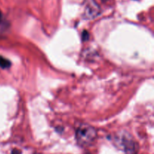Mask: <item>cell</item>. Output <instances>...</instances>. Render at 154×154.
Segmentation results:
<instances>
[{"instance_id": "1", "label": "cell", "mask_w": 154, "mask_h": 154, "mask_svg": "<svg viewBox=\"0 0 154 154\" xmlns=\"http://www.w3.org/2000/svg\"><path fill=\"white\" fill-rule=\"evenodd\" d=\"M96 136V130L90 125H81L76 131L77 141L82 146H88L94 142Z\"/></svg>"}, {"instance_id": "2", "label": "cell", "mask_w": 154, "mask_h": 154, "mask_svg": "<svg viewBox=\"0 0 154 154\" xmlns=\"http://www.w3.org/2000/svg\"><path fill=\"white\" fill-rule=\"evenodd\" d=\"M100 7L95 0H90L84 9V17L87 20H93L100 14Z\"/></svg>"}, {"instance_id": "3", "label": "cell", "mask_w": 154, "mask_h": 154, "mask_svg": "<svg viewBox=\"0 0 154 154\" xmlns=\"http://www.w3.org/2000/svg\"><path fill=\"white\" fill-rule=\"evenodd\" d=\"M120 144L123 147V150L127 154H136L137 153V147L136 143L129 137L123 136L120 140Z\"/></svg>"}, {"instance_id": "4", "label": "cell", "mask_w": 154, "mask_h": 154, "mask_svg": "<svg viewBox=\"0 0 154 154\" xmlns=\"http://www.w3.org/2000/svg\"><path fill=\"white\" fill-rule=\"evenodd\" d=\"M11 66V62L7 59L0 56V67L2 69H8Z\"/></svg>"}, {"instance_id": "5", "label": "cell", "mask_w": 154, "mask_h": 154, "mask_svg": "<svg viewBox=\"0 0 154 154\" xmlns=\"http://www.w3.org/2000/svg\"><path fill=\"white\" fill-rule=\"evenodd\" d=\"M82 38L84 41L88 40L89 38V33L87 31H84L82 34Z\"/></svg>"}, {"instance_id": "6", "label": "cell", "mask_w": 154, "mask_h": 154, "mask_svg": "<svg viewBox=\"0 0 154 154\" xmlns=\"http://www.w3.org/2000/svg\"><path fill=\"white\" fill-rule=\"evenodd\" d=\"M12 154H21V151L19 150H14L13 151H12Z\"/></svg>"}, {"instance_id": "7", "label": "cell", "mask_w": 154, "mask_h": 154, "mask_svg": "<svg viewBox=\"0 0 154 154\" xmlns=\"http://www.w3.org/2000/svg\"><path fill=\"white\" fill-rule=\"evenodd\" d=\"M2 12H1V11H0V20H1V19H2Z\"/></svg>"}, {"instance_id": "8", "label": "cell", "mask_w": 154, "mask_h": 154, "mask_svg": "<svg viewBox=\"0 0 154 154\" xmlns=\"http://www.w3.org/2000/svg\"><path fill=\"white\" fill-rule=\"evenodd\" d=\"M36 154H40V153H36Z\"/></svg>"}]
</instances>
